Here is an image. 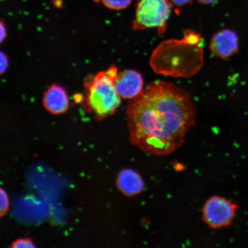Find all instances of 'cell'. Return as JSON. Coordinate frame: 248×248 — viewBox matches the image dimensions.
I'll list each match as a JSON object with an SVG mask.
<instances>
[{"label":"cell","instance_id":"9c48e42d","mask_svg":"<svg viewBox=\"0 0 248 248\" xmlns=\"http://www.w3.org/2000/svg\"><path fill=\"white\" fill-rule=\"evenodd\" d=\"M43 104L49 112L54 114L63 113L69 107V99L63 88L53 85L45 93Z\"/></svg>","mask_w":248,"mask_h":248},{"label":"cell","instance_id":"2e32d148","mask_svg":"<svg viewBox=\"0 0 248 248\" xmlns=\"http://www.w3.org/2000/svg\"><path fill=\"white\" fill-rule=\"evenodd\" d=\"M198 2L203 4H210L217 1V0H197Z\"/></svg>","mask_w":248,"mask_h":248},{"label":"cell","instance_id":"52a82bcc","mask_svg":"<svg viewBox=\"0 0 248 248\" xmlns=\"http://www.w3.org/2000/svg\"><path fill=\"white\" fill-rule=\"evenodd\" d=\"M239 48V40L233 31L225 29L218 31L211 39L210 49L216 57L228 58L236 54Z\"/></svg>","mask_w":248,"mask_h":248},{"label":"cell","instance_id":"8992f818","mask_svg":"<svg viewBox=\"0 0 248 248\" xmlns=\"http://www.w3.org/2000/svg\"><path fill=\"white\" fill-rule=\"evenodd\" d=\"M115 86L121 98L133 100L141 94L144 88V79L140 73L126 70L118 74Z\"/></svg>","mask_w":248,"mask_h":248},{"label":"cell","instance_id":"5bb4252c","mask_svg":"<svg viewBox=\"0 0 248 248\" xmlns=\"http://www.w3.org/2000/svg\"><path fill=\"white\" fill-rule=\"evenodd\" d=\"M170 1L172 2V4L181 7V6L190 4L192 0H170Z\"/></svg>","mask_w":248,"mask_h":248},{"label":"cell","instance_id":"ba28073f","mask_svg":"<svg viewBox=\"0 0 248 248\" xmlns=\"http://www.w3.org/2000/svg\"><path fill=\"white\" fill-rule=\"evenodd\" d=\"M116 185L120 191L128 197L140 194L145 186L141 175L132 169L121 170L117 176Z\"/></svg>","mask_w":248,"mask_h":248},{"label":"cell","instance_id":"8fae6325","mask_svg":"<svg viewBox=\"0 0 248 248\" xmlns=\"http://www.w3.org/2000/svg\"><path fill=\"white\" fill-rule=\"evenodd\" d=\"M0 201H1L0 213H1V216L2 217L7 213L8 209L9 199L7 193L2 188L0 191Z\"/></svg>","mask_w":248,"mask_h":248},{"label":"cell","instance_id":"30bf717a","mask_svg":"<svg viewBox=\"0 0 248 248\" xmlns=\"http://www.w3.org/2000/svg\"><path fill=\"white\" fill-rule=\"evenodd\" d=\"M108 8L120 10L126 8L131 4L132 0H102Z\"/></svg>","mask_w":248,"mask_h":248},{"label":"cell","instance_id":"6da1fadb","mask_svg":"<svg viewBox=\"0 0 248 248\" xmlns=\"http://www.w3.org/2000/svg\"><path fill=\"white\" fill-rule=\"evenodd\" d=\"M196 114L188 93L172 83L155 80L127 106L130 141L145 153L166 156L184 143Z\"/></svg>","mask_w":248,"mask_h":248},{"label":"cell","instance_id":"3957f363","mask_svg":"<svg viewBox=\"0 0 248 248\" xmlns=\"http://www.w3.org/2000/svg\"><path fill=\"white\" fill-rule=\"evenodd\" d=\"M118 74L116 67H111L98 73L87 83L86 107L97 119L113 114L120 106L122 98L114 83Z\"/></svg>","mask_w":248,"mask_h":248},{"label":"cell","instance_id":"7a4b0ae2","mask_svg":"<svg viewBox=\"0 0 248 248\" xmlns=\"http://www.w3.org/2000/svg\"><path fill=\"white\" fill-rule=\"evenodd\" d=\"M203 40L200 33L186 30L182 39L160 43L152 53L150 66L155 73L175 78H190L203 67Z\"/></svg>","mask_w":248,"mask_h":248},{"label":"cell","instance_id":"9a60e30c","mask_svg":"<svg viewBox=\"0 0 248 248\" xmlns=\"http://www.w3.org/2000/svg\"><path fill=\"white\" fill-rule=\"evenodd\" d=\"M0 31H1V42H2L5 39L6 33H7V31H6V28L4 23H3L2 21L1 22V28H0Z\"/></svg>","mask_w":248,"mask_h":248},{"label":"cell","instance_id":"e0dca14e","mask_svg":"<svg viewBox=\"0 0 248 248\" xmlns=\"http://www.w3.org/2000/svg\"><path fill=\"white\" fill-rule=\"evenodd\" d=\"M95 1H100V0H95Z\"/></svg>","mask_w":248,"mask_h":248},{"label":"cell","instance_id":"7c38bea8","mask_svg":"<svg viewBox=\"0 0 248 248\" xmlns=\"http://www.w3.org/2000/svg\"><path fill=\"white\" fill-rule=\"evenodd\" d=\"M11 247L14 248H35V246L33 242L29 238H20V239L16 240L12 244Z\"/></svg>","mask_w":248,"mask_h":248},{"label":"cell","instance_id":"4fadbf2b","mask_svg":"<svg viewBox=\"0 0 248 248\" xmlns=\"http://www.w3.org/2000/svg\"><path fill=\"white\" fill-rule=\"evenodd\" d=\"M8 66V60L7 57L2 52L1 53V73L3 74L7 69Z\"/></svg>","mask_w":248,"mask_h":248},{"label":"cell","instance_id":"5b68a950","mask_svg":"<svg viewBox=\"0 0 248 248\" xmlns=\"http://www.w3.org/2000/svg\"><path fill=\"white\" fill-rule=\"evenodd\" d=\"M236 210V204L232 201L216 195L204 204L202 211V219L211 229H221L231 225Z\"/></svg>","mask_w":248,"mask_h":248},{"label":"cell","instance_id":"277c9868","mask_svg":"<svg viewBox=\"0 0 248 248\" xmlns=\"http://www.w3.org/2000/svg\"><path fill=\"white\" fill-rule=\"evenodd\" d=\"M172 8V2L169 0H136L133 30L156 29L162 35L166 32Z\"/></svg>","mask_w":248,"mask_h":248}]
</instances>
